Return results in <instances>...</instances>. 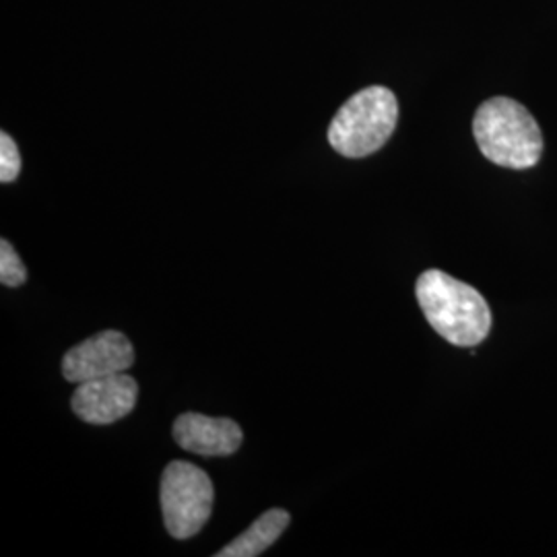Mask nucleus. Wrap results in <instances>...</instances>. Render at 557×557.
Masks as SVG:
<instances>
[{
    "label": "nucleus",
    "instance_id": "nucleus-8",
    "mask_svg": "<svg viewBox=\"0 0 557 557\" xmlns=\"http://www.w3.org/2000/svg\"><path fill=\"white\" fill-rule=\"evenodd\" d=\"M292 517L289 512L273 508L267 510L262 517L257 518L244 533H239L238 537L232 543H227L218 557H257L264 554L275 541H277L283 531L289 527Z\"/></svg>",
    "mask_w": 557,
    "mask_h": 557
},
{
    "label": "nucleus",
    "instance_id": "nucleus-2",
    "mask_svg": "<svg viewBox=\"0 0 557 557\" xmlns=\"http://www.w3.org/2000/svg\"><path fill=\"white\" fill-rule=\"evenodd\" d=\"M473 135L483 158L502 168L529 170L543 156L537 120L512 98L483 101L473 119Z\"/></svg>",
    "mask_w": 557,
    "mask_h": 557
},
{
    "label": "nucleus",
    "instance_id": "nucleus-7",
    "mask_svg": "<svg viewBox=\"0 0 557 557\" xmlns=\"http://www.w3.org/2000/svg\"><path fill=\"white\" fill-rule=\"evenodd\" d=\"M174 440L200 457H230L242 446L244 434L232 419L184 413L174 423Z\"/></svg>",
    "mask_w": 557,
    "mask_h": 557
},
{
    "label": "nucleus",
    "instance_id": "nucleus-9",
    "mask_svg": "<svg viewBox=\"0 0 557 557\" xmlns=\"http://www.w3.org/2000/svg\"><path fill=\"white\" fill-rule=\"evenodd\" d=\"M27 278L25 264L15 252L13 244L9 239L0 242V281L7 287H20Z\"/></svg>",
    "mask_w": 557,
    "mask_h": 557
},
{
    "label": "nucleus",
    "instance_id": "nucleus-6",
    "mask_svg": "<svg viewBox=\"0 0 557 557\" xmlns=\"http://www.w3.org/2000/svg\"><path fill=\"white\" fill-rule=\"evenodd\" d=\"M139 398V384L126 372L85 380L75 388L71 407L77 418L94 423L108 425L126 418Z\"/></svg>",
    "mask_w": 557,
    "mask_h": 557
},
{
    "label": "nucleus",
    "instance_id": "nucleus-1",
    "mask_svg": "<svg viewBox=\"0 0 557 557\" xmlns=\"http://www.w3.org/2000/svg\"><path fill=\"white\" fill-rule=\"evenodd\" d=\"M419 308L440 337L457 347H475L492 331V310L473 285L430 269L416 285Z\"/></svg>",
    "mask_w": 557,
    "mask_h": 557
},
{
    "label": "nucleus",
    "instance_id": "nucleus-10",
    "mask_svg": "<svg viewBox=\"0 0 557 557\" xmlns=\"http://www.w3.org/2000/svg\"><path fill=\"white\" fill-rule=\"evenodd\" d=\"M21 172V156L17 143L7 133L0 135V182H15Z\"/></svg>",
    "mask_w": 557,
    "mask_h": 557
},
{
    "label": "nucleus",
    "instance_id": "nucleus-4",
    "mask_svg": "<svg viewBox=\"0 0 557 557\" xmlns=\"http://www.w3.org/2000/svg\"><path fill=\"white\" fill-rule=\"evenodd\" d=\"M213 483L197 465L174 460L161 475V512L168 533L190 539L200 533L213 510Z\"/></svg>",
    "mask_w": 557,
    "mask_h": 557
},
{
    "label": "nucleus",
    "instance_id": "nucleus-5",
    "mask_svg": "<svg viewBox=\"0 0 557 557\" xmlns=\"http://www.w3.org/2000/svg\"><path fill=\"white\" fill-rule=\"evenodd\" d=\"M135 363L133 343L119 331H103L71 347L62 358V376L81 384L126 372Z\"/></svg>",
    "mask_w": 557,
    "mask_h": 557
},
{
    "label": "nucleus",
    "instance_id": "nucleus-3",
    "mask_svg": "<svg viewBox=\"0 0 557 557\" xmlns=\"http://www.w3.org/2000/svg\"><path fill=\"white\" fill-rule=\"evenodd\" d=\"M397 120V96L372 85L343 103L329 126V143L343 158H368L393 137Z\"/></svg>",
    "mask_w": 557,
    "mask_h": 557
}]
</instances>
